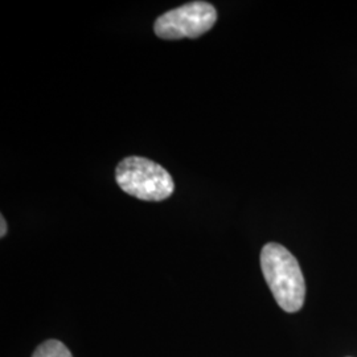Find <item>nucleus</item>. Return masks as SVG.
Masks as SVG:
<instances>
[{
  "instance_id": "nucleus-1",
  "label": "nucleus",
  "mask_w": 357,
  "mask_h": 357,
  "mask_svg": "<svg viewBox=\"0 0 357 357\" xmlns=\"http://www.w3.org/2000/svg\"><path fill=\"white\" fill-rule=\"evenodd\" d=\"M261 268L270 291L286 312L299 311L306 296V283L301 266L284 246L270 243L261 252Z\"/></svg>"
},
{
  "instance_id": "nucleus-2",
  "label": "nucleus",
  "mask_w": 357,
  "mask_h": 357,
  "mask_svg": "<svg viewBox=\"0 0 357 357\" xmlns=\"http://www.w3.org/2000/svg\"><path fill=\"white\" fill-rule=\"evenodd\" d=\"M122 191L144 202H163L175 191L174 178L165 167L142 156H128L115 169Z\"/></svg>"
},
{
  "instance_id": "nucleus-3",
  "label": "nucleus",
  "mask_w": 357,
  "mask_h": 357,
  "mask_svg": "<svg viewBox=\"0 0 357 357\" xmlns=\"http://www.w3.org/2000/svg\"><path fill=\"white\" fill-rule=\"evenodd\" d=\"M217 22L216 8L206 1H192L159 16L155 33L165 40L196 38L206 33Z\"/></svg>"
},
{
  "instance_id": "nucleus-4",
  "label": "nucleus",
  "mask_w": 357,
  "mask_h": 357,
  "mask_svg": "<svg viewBox=\"0 0 357 357\" xmlns=\"http://www.w3.org/2000/svg\"><path fill=\"white\" fill-rule=\"evenodd\" d=\"M32 357H73L70 351L59 340H48L38 345Z\"/></svg>"
},
{
  "instance_id": "nucleus-5",
  "label": "nucleus",
  "mask_w": 357,
  "mask_h": 357,
  "mask_svg": "<svg viewBox=\"0 0 357 357\" xmlns=\"http://www.w3.org/2000/svg\"><path fill=\"white\" fill-rule=\"evenodd\" d=\"M0 227H1V229H0V237H4L6 233H7V222H6V218H4L3 215L0 216Z\"/></svg>"
}]
</instances>
